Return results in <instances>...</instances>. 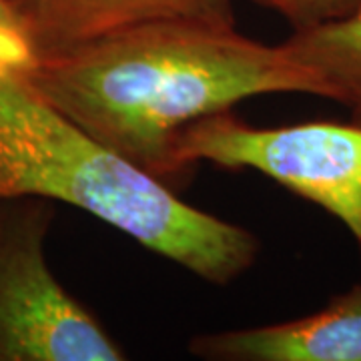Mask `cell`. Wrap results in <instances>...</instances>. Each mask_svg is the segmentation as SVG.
<instances>
[{
    "label": "cell",
    "mask_w": 361,
    "mask_h": 361,
    "mask_svg": "<svg viewBox=\"0 0 361 361\" xmlns=\"http://www.w3.org/2000/svg\"><path fill=\"white\" fill-rule=\"evenodd\" d=\"M281 14L293 30L345 20L361 14V0H251Z\"/></svg>",
    "instance_id": "ba28073f"
},
{
    "label": "cell",
    "mask_w": 361,
    "mask_h": 361,
    "mask_svg": "<svg viewBox=\"0 0 361 361\" xmlns=\"http://www.w3.org/2000/svg\"><path fill=\"white\" fill-rule=\"evenodd\" d=\"M173 161L179 175L199 161L223 169H255L329 213L361 247L360 123L253 127L223 111L183 130Z\"/></svg>",
    "instance_id": "3957f363"
},
{
    "label": "cell",
    "mask_w": 361,
    "mask_h": 361,
    "mask_svg": "<svg viewBox=\"0 0 361 361\" xmlns=\"http://www.w3.org/2000/svg\"><path fill=\"white\" fill-rule=\"evenodd\" d=\"M37 56L155 20L235 25L233 0H14Z\"/></svg>",
    "instance_id": "8992f818"
},
{
    "label": "cell",
    "mask_w": 361,
    "mask_h": 361,
    "mask_svg": "<svg viewBox=\"0 0 361 361\" xmlns=\"http://www.w3.org/2000/svg\"><path fill=\"white\" fill-rule=\"evenodd\" d=\"M283 47L322 80L325 99L345 104L361 125V14L293 30Z\"/></svg>",
    "instance_id": "52a82bcc"
},
{
    "label": "cell",
    "mask_w": 361,
    "mask_h": 361,
    "mask_svg": "<svg viewBox=\"0 0 361 361\" xmlns=\"http://www.w3.org/2000/svg\"><path fill=\"white\" fill-rule=\"evenodd\" d=\"M37 51L11 0H0V65L26 71L35 63Z\"/></svg>",
    "instance_id": "9c48e42d"
},
{
    "label": "cell",
    "mask_w": 361,
    "mask_h": 361,
    "mask_svg": "<svg viewBox=\"0 0 361 361\" xmlns=\"http://www.w3.org/2000/svg\"><path fill=\"white\" fill-rule=\"evenodd\" d=\"M20 197L82 209L209 283H231L259 253L253 233L185 203L0 65V201Z\"/></svg>",
    "instance_id": "7a4b0ae2"
},
{
    "label": "cell",
    "mask_w": 361,
    "mask_h": 361,
    "mask_svg": "<svg viewBox=\"0 0 361 361\" xmlns=\"http://www.w3.org/2000/svg\"><path fill=\"white\" fill-rule=\"evenodd\" d=\"M189 351L225 361H361V285L299 319L195 336Z\"/></svg>",
    "instance_id": "5b68a950"
},
{
    "label": "cell",
    "mask_w": 361,
    "mask_h": 361,
    "mask_svg": "<svg viewBox=\"0 0 361 361\" xmlns=\"http://www.w3.org/2000/svg\"><path fill=\"white\" fill-rule=\"evenodd\" d=\"M52 201H0V361H121L123 348L47 261Z\"/></svg>",
    "instance_id": "277c9868"
},
{
    "label": "cell",
    "mask_w": 361,
    "mask_h": 361,
    "mask_svg": "<svg viewBox=\"0 0 361 361\" xmlns=\"http://www.w3.org/2000/svg\"><path fill=\"white\" fill-rule=\"evenodd\" d=\"M20 73L94 139L165 183L179 177L175 142L197 121L271 92L325 99L322 80L283 44L207 20L130 26L39 54Z\"/></svg>",
    "instance_id": "6da1fadb"
},
{
    "label": "cell",
    "mask_w": 361,
    "mask_h": 361,
    "mask_svg": "<svg viewBox=\"0 0 361 361\" xmlns=\"http://www.w3.org/2000/svg\"><path fill=\"white\" fill-rule=\"evenodd\" d=\"M11 2H14V0H11Z\"/></svg>",
    "instance_id": "30bf717a"
}]
</instances>
